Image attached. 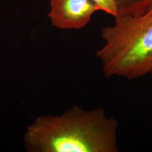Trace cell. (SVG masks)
Masks as SVG:
<instances>
[{"instance_id": "6da1fadb", "label": "cell", "mask_w": 152, "mask_h": 152, "mask_svg": "<svg viewBox=\"0 0 152 152\" xmlns=\"http://www.w3.org/2000/svg\"><path fill=\"white\" fill-rule=\"evenodd\" d=\"M118 125L102 108L74 106L61 115L38 116L25 132V147L31 152H118Z\"/></svg>"}, {"instance_id": "7a4b0ae2", "label": "cell", "mask_w": 152, "mask_h": 152, "mask_svg": "<svg viewBox=\"0 0 152 152\" xmlns=\"http://www.w3.org/2000/svg\"><path fill=\"white\" fill-rule=\"evenodd\" d=\"M105 42L96 56L106 77L134 79L152 70V8L143 14L115 18L113 26L102 29Z\"/></svg>"}, {"instance_id": "3957f363", "label": "cell", "mask_w": 152, "mask_h": 152, "mask_svg": "<svg viewBox=\"0 0 152 152\" xmlns=\"http://www.w3.org/2000/svg\"><path fill=\"white\" fill-rule=\"evenodd\" d=\"M96 11L91 0H50L49 17L53 26L59 29H80Z\"/></svg>"}, {"instance_id": "277c9868", "label": "cell", "mask_w": 152, "mask_h": 152, "mask_svg": "<svg viewBox=\"0 0 152 152\" xmlns=\"http://www.w3.org/2000/svg\"><path fill=\"white\" fill-rule=\"evenodd\" d=\"M116 17L130 16L146 12L149 9L151 0H116Z\"/></svg>"}, {"instance_id": "5b68a950", "label": "cell", "mask_w": 152, "mask_h": 152, "mask_svg": "<svg viewBox=\"0 0 152 152\" xmlns=\"http://www.w3.org/2000/svg\"><path fill=\"white\" fill-rule=\"evenodd\" d=\"M98 11H103L106 14L111 15L114 18L118 15V6L116 0H91Z\"/></svg>"}, {"instance_id": "8992f818", "label": "cell", "mask_w": 152, "mask_h": 152, "mask_svg": "<svg viewBox=\"0 0 152 152\" xmlns=\"http://www.w3.org/2000/svg\"><path fill=\"white\" fill-rule=\"evenodd\" d=\"M150 8H152V0H151V2H150V7H149V9Z\"/></svg>"}, {"instance_id": "52a82bcc", "label": "cell", "mask_w": 152, "mask_h": 152, "mask_svg": "<svg viewBox=\"0 0 152 152\" xmlns=\"http://www.w3.org/2000/svg\"><path fill=\"white\" fill-rule=\"evenodd\" d=\"M151 75H152V70L151 71Z\"/></svg>"}]
</instances>
